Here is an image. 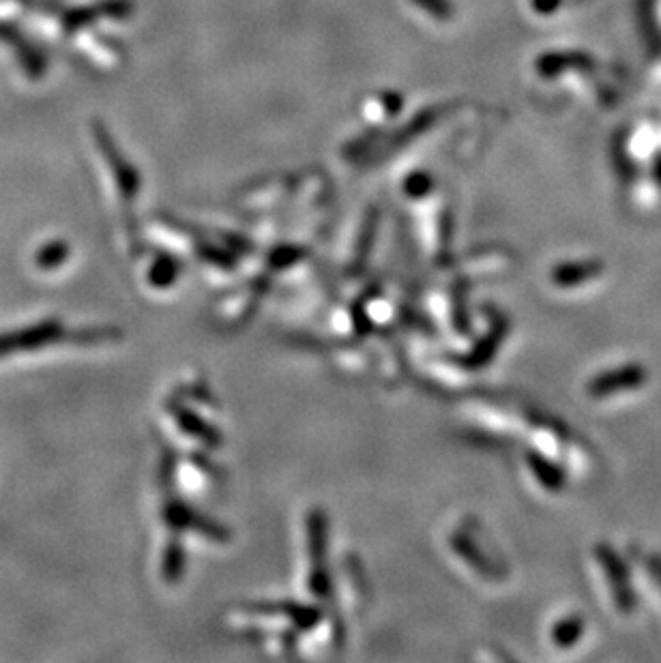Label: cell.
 <instances>
[{
	"instance_id": "obj_1",
	"label": "cell",
	"mask_w": 661,
	"mask_h": 663,
	"mask_svg": "<svg viewBox=\"0 0 661 663\" xmlns=\"http://www.w3.org/2000/svg\"><path fill=\"white\" fill-rule=\"evenodd\" d=\"M646 372L645 367L640 366H627L621 369H615V372L599 376V378L593 380L591 385V396L595 397H604V396H615L618 391H627L634 389L645 382Z\"/></svg>"
},
{
	"instance_id": "obj_2",
	"label": "cell",
	"mask_w": 661,
	"mask_h": 663,
	"mask_svg": "<svg viewBox=\"0 0 661 663\" xmlns=\"http://www.w3.org/2000/svg\"><path fill=\"white\" fill-rule=\"evenodd\" d=\"M599 273V268H593L591 265H582V266H574V271L571 268H563V271L556 273V279L561 284H578L580 279H591L595 277V275Z\"/></svg>"
}]
</instances>
